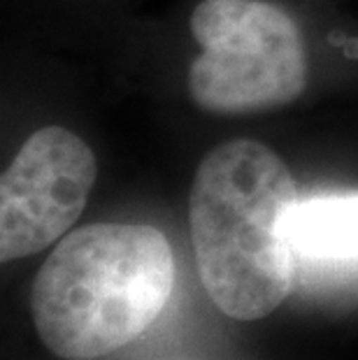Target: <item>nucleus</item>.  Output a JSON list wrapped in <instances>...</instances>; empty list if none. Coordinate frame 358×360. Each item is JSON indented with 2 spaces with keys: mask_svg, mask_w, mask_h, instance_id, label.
<instances>
[{
  "mask_svg": "<svg viewBox=\"0 0 358 360\" xmlns=\"http://www.w3.org/2000/svg\"><path fill=\"white\" fill-rule=\"evenodd\" d=\"M298 202L286 163L263 142L231 140L200 160L188 198L196 267L226 316L256 321L284 302Z\"/></svg>",
  "mask_w": 358,
  "mask_h": 360,
  "instance_id": "obj_1",
  "label": "nucleus"
},
{
  "mask_svg": "<svg viewBox=\"0 0 358 360\" xmlns=\"http://www.w3.org/2000/svg\"><path fill=\"white\" fill-rule=\"evenodd\" d=\"M174 258L144 224H91L56 244L30 288L35 330L51 354L94 360L126 347L170 300Z\"/></svg>",
  "mask_w": 358,
  "mask_h": 360,
  "instance_id": "obj_2",
  "label": "nucleus"
},
{
  "mask_svg": "<svg viewBox=\"0 0 358 360\" xmlns=\"http://www.w3.org/2000/svg\"><path fill=\"white\" fill-rule=\"evenodd\" d=\"M200 53L188 94L203 112L247 117L279 110L307 86V49L298 24L265 0H203L191 14Z\"/></svg>",
  "mask_w": 358,
  "mask_h": 360,
  "instance_id": "obj_3",
  "label": "nucleus"
},
{
  "mask_svg": "<svg viewBox=\"0 0 358 360\" xmlns=\"http://www.w3.org/2000/svg\"><path fill=\"white\" fill-rule=\"evenodd\" d=\"M98 177L94 151L63 126L35 130L0 179V260L40 254L82 217Z\"/></svg>",
  "mask_w": 358,
  "mask_h": 360,
  "instance_id": "obj_4",
  "label": "nucleus"
},
{
  "mask_svg": "<svg viewBox=\"0 0 358 360\" xmlns=\"http://www.w3.org/2000/svg\"><path fill=\"white\" fill-rule=\"evenodd\" d=\"M291 244L298 260L358 267V193L300 200L291 221Z\"/></svg>",
  "mask_w": 358,
  "mask_h": 360,
  "instance_id": "obj_5",
  "label": "nucleus"
}]
</instances>
